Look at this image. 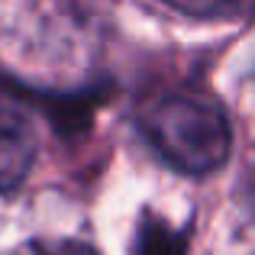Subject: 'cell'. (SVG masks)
Masks as SVG:
<instances>
[{
  "label": "cell",
  "mask_w": 255,
  "mask_h": 255,
  "mask_svg": "<svg viewBox=\"0 0 255 255\" xmlns=\"http://www.w3.org/2000/svg\"><path fill=\"white\" fill-rule=\"evenodd\" d=\"M145 142L181 174H210L230 158L233 129L223 107L210 94L162 91L136 113Z\"/></svg>",
  "instance_id": "cell-1"
},
{
  "label": "cell",
  "mask_w": 255,
  "mask_h": 255,
  "mask_svg": "<svg viewBox=\"0 0 255 255\" xmlns=\"http://www.w3.org/2000/svg\"><path fill=\"white\" fill-rule=\"evenodd\" d=\"M36 158V132L19 107L0 100V194L23 184Z\"/></svg>",
  "instance_id": "cell-2"
},
{
  "label": "cell",
  "mask_w": 255,
  "mask_h": 255,
  "mask_svg": "<svg viewBox=\"0 0 255 255\" xmlns=\"http://www.w3.org/2000/svg\"><path fill=\"white\" fill-rule=\"evenodd\" d=\"M171 10L194 19H249L255 16V0H162Z\"/></svg>",
  "instance_id": "cell-3"
},
{
  "label": "cell",
  "mask_w": 255,
  "mask_h": 255,
  "mask_svg": "<svg viewBox=\"0 0 255 255\" xmlns=\"http://www.w3.org/2000/svg\"><path fill=\"white\" fill-rule=\"evenodd\" d=\"M13 255H97V252L78 239H32V243L19 246Z\"/></svg>",
  "instance_id": "cell-4"
}]
</instances>
